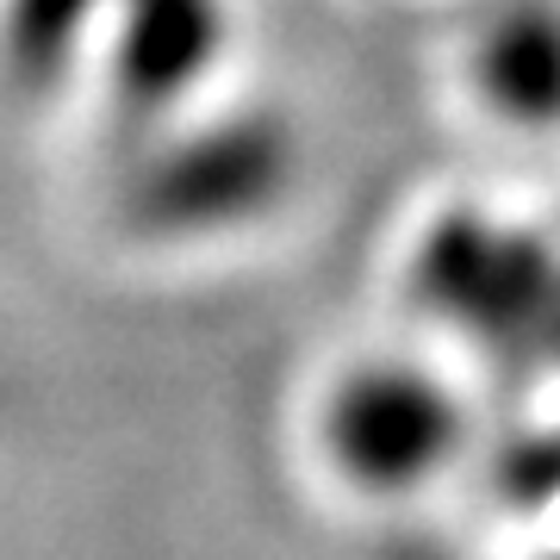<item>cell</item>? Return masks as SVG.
<instances>
[{
  "label": "cell",
  "instance_id": "obj_1",
  "mask_svg": "<svg viewBox=\"0 0 560 560\" xmlns=\"http://www.w3.org/2000/svg\"><path fill=\"white\" fill-rule=\"evenodd\" d=\"M324 436L349 480L399 492V486H418L448 455L455 405L430 381H418V368H361L330 399Z\"/></svg>",
  "mask_w": 560,
  "mask_h": 560
},
{
  "label": "cell",
  "instance_id": "obj_2",
  "mask_svg": "<svg viewBox=\"0 0 560 560\" xmlns=\"http://www.w3.org/2000/svg\"><path fill=\"white\" fill-rule=\"evenodd\" d=\"M423 287L436 293L448 312L480 318L474 330H511L504 318H523L541 293L536 256L511 237H486L474 224H448L430 256H423Z\"/></svg>",
  "mask_w": 560,
  "mask_h": 560
},
{
  "label": "cell",
  "instance_id": "obj_3",
  "mask_svg": "<svg viewBox=\"0 0 560 560\" xmlns=\"http://www.w3.org/2000/svg\"><path fill=\"white\" fill-rule=\"evenodd\" d=\"M219 44V13L212 0H150V13L131 25L125 44V88L143 101L175 94Z\"/></svg>",
  "mask_w": 560,
  "mask_h": 560
},
{
  "label": "cell",
  "instance_id": "obj_4",
  "mask_svg": "<svg viewBox=\"0 0 560 560\" xmlns=\"http://www.w3.org/2000/svg\"><path fill=\"white\" fill-rule=\"evenodd\" d=\"M486 88L504 113L555 119L560 113V32L555 20H504L486 44Z\"/></svg>",
  "mask_w": 560,
  "mask_h": 560
},
{
  "label": "cell",
  "instance_id": "obj_5",
  "mask_svg": "<svg viewBox=\"0 0 560 560\" xmlns=\"http://www.w3.org/2000/svg\"><path fill=\"white\" fill-rule=\"evenodd\" d=\"M280 162L261 150V138H237V143H206L168 175V200L180 219L194 212H219V206H256V194L275 180Z\"/></svg>",
  "mask_w": 560,
  "mask_h": 560
}]
</instances>
